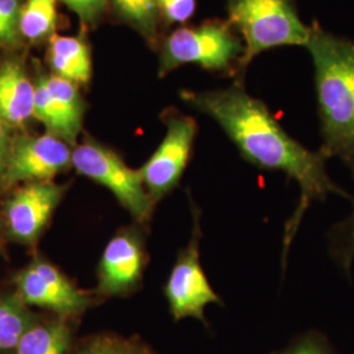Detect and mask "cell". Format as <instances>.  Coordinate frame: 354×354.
<instances>
[{"label":"cell","instance_id":"6da1fadb","mask_svg":"<svg viewBox=\"0 0 354 354\" xmlns=\"http://www.w3.org/2000/svg\"><path fill=\"white\" fill-rule=\"evenodd\" d=\"M180 97L215 120L245 160L263 169L281 171L298 183L301 198L286 226L285 252L304 213L314 201H324L329 194L353 201L352 196L335 184L327 174V153L322 149L307 150L292 140L266 104L250 96L239 83L215 91L184 89Z\"/></svg>","mask_w":354,"mask_h":354},{"label":"cell","instance_id":"7a4b0ae2","mask_svg":"<svg viewBox=\"0 0 354 354\" xmlns=\"http://www.w3.org/2000/svg\"><path fill=\"white\" fill-rule=\"evenodd\" d=\"M306 48L315 67L322 150L354 175V41L314 24Z\"/></svg>","mask_w":354,"mask_h":354},{"label":"cell","instance_id":"3957f363","mask_svg":"<svg viewBox=\"0 0 354 354\" xmlns=\"http://www.w3.org/2000/svg\"><path fill=\"white\" fill-rule=\"evenodd\" d=\"M228 23L244 41L239 61L247 66L261 51L285 45L306 46L311 26L301 21L294 0H228Z\"/></svg>","mask_w":354,"mask_h":354},{"label":"cell","instance_id":"277c9868","mask_svg":"<svg viewBox=\"0 0 354 354\" xmlns=\"http://www.w3.org/2000/svg\"><path fill=\"white\" fill-rule=\"evenodd\" d=\"M244 53L230 23L210 20L201 26H183L165 38L160 50L159 75L184 64H198L210 71H226Z\"/></svg>","mask_w":354,"mask_h":354},{"label":"cell","instance_id":"5b68a950","mask_svg":"<svg viewBox=\"0 0 354 354\" xmlns=\"http://www.w3.org/2000/svg\"><path fill=\"white\" fill-rule=\"evenodd\" d=\"M73 165L80 175L111 190L137 222H150L155 203L143 185L140 169L130 168L118 153L87 140L73 151Z\"/></svg>","mask_w":354,"mask_h":354},{"label":"cell","instance_id":"8992f818","mask_svg":"<svg viewBox=\"0 0 354 354\" xmlns=\"http://www.w3.org/2000/svg\"><path fill=\"white\" fill-rule=\"evenodd\" d=\"M193 214V230L188 245L178 253L176 263L167 281L165 294L171 315L175 320L194 317L205 322V308L212 304H222L205 276L200 261L201 212L190 200Z\"/></svg>","mask_w":354,"mask_h":354},{"label":"cell","instance_id":"52a82bcc","mask_svg":"<svg viewBox=\"0 0 354 354\" xmlns=\"http://www.w3.org/2000/svg\"><path fill=\"white\" fill-rule=\"evenodd\" d=\"M165 138L140 169L143 185L153 203H159L178 185L189 163L197 134V124L189 115L171 111L165 114Z\"/></svg>","mask_w":354,"mask_h":354},{"label":"cell","instance_id":"ba28073f","mask_svg":"<svg viewBox=\"0 0 354 354\" xmlns=\"http://www.w3.org/2000/svg\"><path fill=\"white\" fill-rule=\"evenodd\" d=\"M73 163V152L64 140L50 133L13 140L1 183L11 187L20 181H50Z\"/></svg>","mask_w":354,"mask_h":354},{"label":"cell","instance_id":"9c48e42d","mask_svg":"<svg viewBox=\"0 0 354 354\" xmlns=\"http://www.w3.org/2000/svg\"><path fill=\"white\" fill-rule=\"evenodd\" d=\"M146 266V252L140 232L136 228L118 231L106 244L99 266V286L102 295H127L140 283Z\"/></svg>","mask_w":354,"mask_h":354},{"label":"cell","instance_id":"30bf717a","mask_svg":"<svg viewBox=\"0 0 354 354\" xmlns=\"http://www.w3.org/2000/svg\"><path fill=\"white\" fill-rule=\"evenodd\" d=\"M19 298L24 304L49 308L62 315L77 314L88 307L89 297L45 261H35L17 277Z\"/></svg>","mask_w":354,"mask_h":354},{"label":"cell","instance_id":"8fae6325","mask_svg":"<svg viewBox=\"0 0 354 354\" xmlns=\"http://www.w3.org/2000/svg\"><path fill=\"white\" fill-rule=\"evenodd\" d=\"M64 187L51 181H33L13 193L6 203V226L15 241L32 244L48 225L61 201Z\"/></svg>","mask_w":354,"mask_h":354},{"label":"cell","instance_id":"7c38bea8","mask_svg":"<svg viewBox=\"0 0 354 354\" xmlns=\"http://www.w3.org/2000/svg\"><path fill=\"white\" fill-rule=\"evenodd\" d=\"M36 86L16 62L0 66V120L20 127L33 117Z\"/></svg>","mask_w":354,"mask_h":354},{"label":"cell","instance_id":"4fadbf2b","mask_svg":"<svg viewBox=\"0 0 354 354\" xmlns=\"http://www.w3.org/2000/svg\"><path fill=\"white\" fill-rule=\"evenodd\" d=\"M49 62L55 75L73 83H88L92 75V59L87 42L82 37L53 36Z\"/></svg>","mask_w":354,"mask_h":354},{"label":"cell","instance_id":"5bb4252c","mask_svg":"<svg viewBox=\"0 0 354 354\" xmlns=\"http://www.w3.org/2000/svg\"><path fill=\"white\" fill-rule=\"evenodd\" d=\"M45 83L50 91L51 97L62 124V140L74 145L83 122V102L80 99L75 83L62 76L45 77Z\"/></svg>","mask_w":354,"mask_h":354},{"label":"cell","instance_id":"9a60e30c","mask_svg":"<svg viewBox=\"0 0 354 354\" xmlns=\"http://www.w3.org/2000/svg\"><path fill=\"white\" fill-rule=\"evenodd\" d=\"M70 332L64 323H49L30 327L17 344V354H64Z\"/></svg>","mask_w":354,"mask_h":354},{"label":"cell","instance_id":"2e32d148","mask_svg":"<svg viewBox=\"0 0 354 354\" xmlns=\"http://www.w3.org/2000/svg\"><path fill=\"white\" fill-rule=\"evenodd\" d=\"M57 24V0H26L20 11L19 30L28 39L46 37Z\"/></svg>","mask_w":354,"mask_h":354},{"label":"cell","instance_id":"e0dca14e","mask_svg":"<svg viewBox=\"0 0 354 354\" xmlns=\"http://www.w3.org/2000/svg\"><path fill=\"white\" fill-rule=\"evenodd\" d=\"M20 298H0V351L16 348L29 326V314Z\"/></svg>","mask_w":354,"mask_h":354},{"label":"cell","instance_id":"ac0fdd59","mask_svg":"<svg viewBox=\"0 0 354 354\" xmlns=\"http://www.w3.org/2000/svg\"><path fill=\"white\" fill-rule=\"evenodd\" d=\"M117 15L134 26L143 37L153 39L156 35L159 0H111Z\"/></svg>","mask_w":354,"mask_h":354},{"label":"cell","instance_id":"d6986e66","mask_svg":"<svg viewBox=\"0 0 354 354\" xmlns=\"http://www.w3.org/2000/svg\"><path fill=\"white\" fill-rule=\"evenodd\" d=\"M330 253L336 263L351 273L354 259V209L352 214L330 231Z\"/></svg>","mask_w":354,"mask_h":354},{"label":"cell","instance_id":"ffe728a7","mask_svg":"<svg viewBox=\"0 0 354 354\" xmlns=\"http://www.w3.org/2000/svg\"><path fill=\"white\" fill-rule=\"evenodd\" d=\"M33 117H36L38 121H41L49 130L50 134L58 138L62 137V124L57 112V108L53 102L50 91L45 83V77H41L36 84Z\"/></svg>","mask_w":354,"mask_h":354},{"label":"cell","instance_id":"44dd1931","mask_svg":"<svg viewBox=\"0 0 354 354\" xmlns=\"http://www.w3.org/2000/svg\"><path fill=\"white\" fill-rule=\"evenodd\" d=\"M80 354H152L146 346L138 342L118 339L100 337L96 339Z\"/></svg>","mask_w":354,"mask_h":354},{"label":"cell","instance_id":"7402d4cb","mask_svg":"<svg viewBox=\"0 0 354 354\" xmlns=\"http://www.w3.org/2000/svg\"><path fill=\"white\" fill-rule=\"evenodd\" d=\"M159 10L168 24H184L196 11V0H159Z\"/></svg>","mask_w":354,"mask_h":354},{"label":"cell","instance_id":"603a6c76","mask_svg":"<svg viewBox=\"0 0 354 354\" xmlns=\"http://www.w3.org/2000/svg\"><path fill=\"white\" fill-rule=\"evenodd\" d=\"M19 0H0V41L11 42L19 28Z\"/></svg>","mask_w":354,"mask_h":354},{"label":"cell","instance_id":"cb8c5ba5","mask_svg":"<svg viewBox=\"0 0 354 354\" xmlns=\"http://www.w3.org/2000/svg\"><path fill=\"white\" fill-rule=\"evenodd\" d=\"M84 23H96L106 8V0H62Z\"/></svg>","mask_w":354,"mask_h":354},{"label":"cell","instance_id":"d4e9b609","mask_svg":"<svg viewBox=\"0 0 354 354\" xmlns=\"http://www.w3.org/2000/svg\"><path fill=\"white\" fill-rule=\"evenodd\" d=\"M279 354H333L327 342L319 335H308Z\"/></svg>","mask_w":354,"mask_h":354},{"label":"cell","instance_id":"484cf974","mask_svg":"<svg viewBox=\"0 0 354 354\" xmlns=\"http://www.w3.org/2000/svg\"><path fill=\"white\" fill-rule=\"evenodd\" d=\"M10 125L6 124L3 120H0V183L6 174V168L8 165L10 153L12 149V140L10 137Z\"/></svg>","mask_w":354,"mask_h":354},{"label":"cell","instance_id":"4316f807","mask_svg":"<svg viewBox=\"0 0 354 354\" xmlns=\"http://www.w3.org/2000/svg\"><path fill=\"white\" fill-rule=\"evenodd\" d=\"M1 232H3V225L0 222V243H1Z\"/></svg>","mask_w":354,"mask_h":354}]
</instances>
